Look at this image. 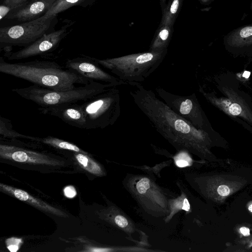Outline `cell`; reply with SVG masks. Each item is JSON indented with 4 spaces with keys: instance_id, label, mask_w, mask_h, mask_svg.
Instances as JSON below:
<instances>
[{
    "instance_id": "cell-1",
    "label": "cell",
    "mask_w": 252,
    "mask_h": 252,
    "mask_svg": "<svg viewBox=\"0 0 252 252\" xmlns=\"http://www.w3.org/2000/svg\"><path fill=\"white\" fill-rule=\"evenodd\" d=\"M129 94L152 126L175 146L189 148L203 138L202 132L176 114L155 93L140 83H133Z\"/></svg>"
},
{
    "instance_id": "cell-2",
    "label": "cell",
    "mask_w": 252,
    "mask_h": 252,
    "mask_svg": "<svg viewBox=\"0 0 252 252\" xmlns=\"http://www.w3.org/2000/svg\"><path fill=\"white\" fill-rule=\"evenodd\" d=\"M0 72L56 91L68 90L75 88L76 84L85 85L90 82L76 72L48 61L9 63L1 57Z\"/></svg>"
},
{
    "instance_id": "cell-3",
    "label": "cell",
    "mask_w": 252,
    "mask_h": 252,
    "mask_svg": "<svg viewBox=\"0 0 252 252\" xmlns=\"http://www.w3.org/2000/svg\"><path fill=\"white\" fill-rule=\"evenodd\" d=\"M167 49L127 55L110 59L94 58L101 66L130 85L145 80L163 61Z\"/></svg>"
},
{
    "instance_id": "cell-4",
    "label": "cell",
    "mask_w": 252,
    "mask_h": 252,
    "mask_svg": "<svg viewBox=\"0 0 252 252\" xmlns=\"http://www.w3.org/2000/svg\"><path fill=\"white\" fill-rule=\"evenodd\" d=\"M114 86L110 84L90 81L85 85L66 91H56L33 85L28 87L13 89L12 91L21 97L32 101L40 107L85 101Z\"/></svg>"
},
{
    "instance_id": "cell-5",
    "label": "cell",
    "mask_w": 252,
    "mask_h": 252,
    "mask_svg": "<svg viewBox=\"0 0 252 252\" xmlns=\"http://www.w3.org/2000/svg\"><path fill=\"white\" fill-rule=\"evenodd\" d=\"M111 87L81 104L86 119V129L104 128L112 126L121 114L119 91Z\"/></svg>"
},
{
    "instance_id": "cell-6",
    "label": "cell",
    "mask_w": 252,
    "mask_h": 252,
    "mask_svg": "<svg viewBox=\"0 0 252 252\" xmlns=\"http://www.w3.org/2000/svg\"><path fill=\"white\" fill-rule=\"evenodd\" d=\"M52 17L45 21L37 19L18 25L0 28V43L5 45L27 46L46 33L50 28Z\"/></svg>"
},
{
    "instance_id": "cell-7",
    "label": "cell",
    "mask_w": 252,
    "mask_h": 252,
    "mask_svg": "<svg viewBox=\"0 0 252 252\" xmlns=\"http://www.w3.org/2000/svg\"><path fill=\"white\" fill-rule=\"evenodd\" d=\"M155 90L158 95L176 114L196 128L202 126L203 117L194 94L181 96L169 93L159 86Z\"/></svg>"
},
{
    "instance_id": "cell-8",
    "label": "cell",
    "mask_w": 252,
    "mask_h": 252,
    "mask_svg": "<svg viewBox=\"0 0 252 252\" xmlns=\"http://www.w3.org/2000/svg\"><path fill=\"white\" fill-rule=\"evenodd\" d=\"M65 66L87 78L89 81L103 82L114 87L128 85L126 82L102 69L94 58L83 55L82 57L69 59L65 62Z\"/></svg>"
},
{
    "instance_id": "cell-9",
    "label": "cell",
    "mask_w": 252,
    "mask_h": 252,
    "mask_svg": "<svg viewBox=\"0 0 252 252\" xmlns=\"http://www.w3.org/2000/svg\"><path fill=\"white\" fill-rule=\"evenodd\" d=\"M68 26L66 25L53 32L45 33L29 45L15 52H7L5 56L9 61L19 60L51 52L66 35Z\"/></svg>"
},
{
    "instance_id": "cell-10",
    "label": "cell",
    "mask_w": 252,
    "mask_h": 252,
    "mask_svg": "<svg viewBox=\"0 0 252 252\" xmlns=\"http://www.w3.org/2000/svg\"><path fill=\"white\" fill-rule=\"evenodd\" d=\"M0 157L15 162L52 166H63L64 162L48 155L14 145L0 144Z\"/></svg>"
},
{
    "instance_id": "cell-11",
    "label": "cell",
    "mask_w": 252,
    "mask_h": 252,
    "mask_svg": "<svg viewBox=\"0 0 252 252\" xmlns=\"http://www.w3.org/2000/svg\"><path fill=\"white\" fill-rule=\"evenodd\" d=\"M38 109L41 114L57 117L70 126L86 129V119L80 104L72 103L39 106Z\"/></svg>"
},
{
    "instance_id": "cell-12",
    "label": "cell",
    "mask_w": 252,
    "mask_h": 252,
    "mask_svg": "<svg viewBox=\"0 0 252 252\" xmlns=\"http://www.w3.org/2000/svg\"><path fill=\"white\" fill-rule=\"evenodd\" d=\"M56 0H32L23 6L12 10L5 17L8 19L28 22L43 16Z\"/></svg>"
},
{
    "instance_id": "cell-13",
    "label": "cell",
    "mask_w": 252,
    "mask_h": 252,
    "mask_svg": "<svg viewBox=\"0 0 252 252\" xmlns=\"http://www.w3.org/2000/svg\"><path fill=\"white\" fill-rule=\"evenodd\" d=\"M0 189L3 192L8 194L20 201L26 202L39 210L58 217H68V215L62 210L33 197L24 190L2 183L0 184Z\"/></svg>"
},
{
    "instance_id": "cell-14",
    "label": "cell",
    "mask_w": 252,
    "mask_h": 252,
    "mask_svg": "<svg viewBox=\"0 0 252 252\" xmlns=\"http://www.w3.org/2000/svg\"><path fill=\"white\" fill-rule=\"evenodd\" d=\"M173 26H161L152 41L149 51H159L167 49L171 38Z\"/></svg>"
},
{
    "instance_id": "cell-15",
    "label": "cell",
    "mask_w": 252,
    "mask_h": 252,
    "mask_svg": "<svg viewBox=\"0 0 252 252\" xmlns=\"http://www.w3.org/2000/svg\"><path fill=\"white\" fill-rule=\"evenodd\" d=\"M87 0H56L51 8L42 16L36 19L38 21H45L49 18L75 5L83 4Z\"/></svg>"
},
{
    "instance_id": "cell-16",
    "label": "cell",
    "mask_w": 252,
    "mask_h": 252,
    "mask_svg": "<svg viewBox=\"0 0 252 252\" xmlns=\"http://www.w3.org/2000/svg\"><path fill=\"white\" fill-rule=\"evenodd\" d=\"M75 158L80 166L85 170L96 176H102L103 171L101 167L94 160L87 154L77 153Z\"/></svg>"
},
{
    "instance_id": "cell-17",
    "label": "cell",
    "mask_w": 252,
    "mask_h": 252,
    "mask_svg": "<svg viewBox=\"0 0 252 252\" xmlns=\"http://www.w3.org/2000/svg\"><path fill=\"white\" fill-rule=\"evenodd\" d=\"M183 0H171L164 10L161 26H173Z\"/></svg>"
},
{
    "instance_id": "cell-18",
    "label": "cell",
    "mask_w": 252,
    "mask_h": 252,
    "mask_svg": "<svg viewBox=\"0 0 252 252\" xmlns=\"http://www.w3.org/2000/svg\"><path fill=\"white\" fill-rule=\"evenodd\" d=\"M35 140L40 141L43 143L56 148L71 151L76 153L87 154V153L81 149L76 145L56 137L50 136L43 138L36 137Z\"/></svg>"
},
{
    "instance_id": "cell-19",
    "label": "cell",
    "mask_w": 252,
    "mask_h": 252,
    "mask_svg": "<svg viewBox=\"0 0 252 252\" xmlns=\"http://www.w3.org/2000/svg\"><path fill=\"white\" fill-rule=\"evenodd\" d=\"M0 133L1 135L8 137H21L35 140L36 137L23 135L16 131L12 127L11 121L0 116Z\"/></svg>"
},
{
    "instance_id": "cell-20",
    "label": "cell",
    "mask_w": 252,
    "mask_h": 252,
    "mask_svg": "<svg viewBox=\"0 0 252 252\" xmlns=\"http://www.w3.org/2000/svg\"><path fill=\"white\" fill-rule=\"evenodd\" d=\"M22 243V239L16 237H11L6 240L7 248L11 252H16L19 250Z\"/></svg>"
},
{
    "instance_id": "cell-21",
    "label": "cell",
    "mask_w": 252,
    "mask_h": 252,
    "mask_svg": "<svg viewBox=\"0 0 252 252\" xmlns=\"http://www.w3.org/2000/svg\"><path fill=\"white\" fill-rule=\"evenodd\" d=\"M28 0H4L3 4L10 6L12 9L14 10L19 8L27 4Z\"/></svg>"
},
{
    "instance_id": "cell-22",
    "label": "cell",
    "mask_w": 252,
    "mask_h": 252,
    "mask_svg": "<svg viewBox=\"0 0 252 252\" xmlns=\"http://www.w3.org/2000/svg\"><path fill=\"white\" fill-rule=\"evenodd\" d=\"M182 155H182H179L176 160V165L180 167H184L189 165V161L186 158L187 156L185 154Z\"/></svg>"
},
{
    "instance_id": "cell-23",
    "label": "cell",
    "mask_w": 252,
    "mask_h": 252,
    "mask_svg": "<svg viewBox=\"0 0 252 252\" xmlns=\"http://www.w3.org/2000/svg\"><path fill=\"white\" fill-rule=\"evenodd\" d=\"M12 10V8L10 6L3 3L0 6V20H2L4 17H6Z\"/></svg>"
},
{
    "instance_id": "cell-24",
    "label": "cell",
    "mask_w": 252,
    "mask_h": 252,
    "mask_svg": "<svg viewBox=\"0 0 252 252\" xmlns=\"http://www.w3.org/2000/svg\"><path fill=\"white\" fill-rule=\"evenodd\" d=\"M114 220L116 224L121 228H125L128 224L127 220L122 216L118 215L116 216Z\"/></svg>"
},
{
    "instance_id": "cell-25",
    "label": "cell",
    "mask_w": 252,
    "mask_h": 252,
    "mask_svg": "<svg viewBox=\"0 0 252 252\" xmlns=\"http://www.w3.org/2000/svg\"><path fill=\"white\" fill-rule=\"evenodd\" d=\"M64 195L68 198L74 197L76 195V191L72 186H66L63 189Z\"/></svg>"
},
{
    "instance_id": "cell-26",
    "label": "cell",
    "mask_w": 252,
    "mask_h": 252,
    "mask_svg": "<svg viewBox=\"0 0 252 252\" xmlns=\"http://www.w3.org/2000/svg\"><path fill=\"white\" fill-rule=\"evenodd\" d=\"M229 112L233 115H238L242 111L241 107L237 103L232 104L229 108Z\"/></svg>"
},
{
    "instance_id": "cell-27",
    "label": "cell",
    "mask_w": 252,
    "mask_h": 252,
    "mask_svg": "<svg viewBox=\"0 0 252 252\" xmlns=\"http://www.w3.org/2000/svg\"><path fill=\"white\" fill-rule=\"evenodd\" d=\"M242 37H247L252 35V27H247L242 29L240 32Z\"/></svg>"
},
{
    "instance_id": "cell-28",
    "label": "cell",
    "mask_w": 252,
    "mask_h": 252,
    "mask_svg": "<svg viewBox=\"0 0 252 252\" xmlns=\"http://www.w3.org/2000/svg\"><path fill=\"white\" fill-rule=\"evenodd\" d=\"M230 192L229 189L225 185H221L218 188V192L222 196L227 195Z\"/></svg>"
},
{
    "instance_id": "cell-29",
    "label": "cell",
    "mask_w": 252,
    "mask_h": 252,
    "mask_svg": "<svg viewBox=\"0 0 252 252\" xmlns=\"http://www.w3.org/2000/svg\"><path fill=\"white\" fill-rule=\"evenodd\" d=\"M89 251L93 252H109L111 250L107 248H92L90 249Z\"/></svg>"
},
{
    "instance_id": "cell-30",
    "label": "cell",
    "mask_w": 252,
    "mask_h": 252,
    "mask_svg": "<svg viewBox=\"0 0 252 252\" xmlns=\"http://www.w3.org/2000/svg\"><path fill=\"white\" fill-rule=\"evenodd\" d=\"M240 232L244 236H248L250 235V230L246 227H242L240 228Z\"/></svg>"
},
{
    "instance_id": "cell-31",
    "label": "cell",
    "mask_w": 252,
    "mask_h": 252,
    "mask_svg": "<svg viewBox=\"0 0 252 252\" xmlns=\"http://www.w3.org/2000/svg\"><path fill=\"white\" fill-rule=\"evenodd\" d=\"M250 75V72L247 71H244V72L243 74V77L248 78Z\"/></svg>"
},
{
    "instance_id": "cell-32",
    "label": "cell",
    "mask_w": 252,
    "mask_h": 252,
    "mask_svg": "<svg viewBox=\"0 0 252 252\" xmlns=\"http://www.w3.org/2000/svg\"><path fill=\"white\" fill-rule=\"evenodd\" d=\"M249 210L252 212V204L249 206Z\"/></svg>"
},
{
    "instance_id": "cell-33",
    "label": "cell",
    "mask_w": 252,
    "mask_h": 252,
    "mask_svg": "<svg viewBox=\"0 0 252 252\" xmlns=\"http://www.w3.org/2000/svg\"><path fill=\"white\" fill-rule=\"evenodd\" d=\"M166 0H161L162 2H164Z\"/></svg>"
},
{
    "instance_id": "cell-34",
    "label": "cell",
    "mask_w": 252,
    "mask_h": 252,
    "mask_svg": "<svg viewBox=\"0 0 252 252\" xmlns=\"http://www.w3.org/2000/svg\"></svg>"
}]
</instances>
